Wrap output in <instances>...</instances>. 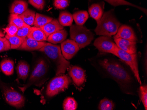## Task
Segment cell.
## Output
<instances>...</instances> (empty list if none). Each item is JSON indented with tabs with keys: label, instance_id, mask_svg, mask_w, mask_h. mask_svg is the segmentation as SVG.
I'll return each mask as SVG.
<instances>
[{
	"label": "cell",
	"instance_id": "6da1fadb",
	"mask_svg": "<svg viewBox=\"0 0 147 110\" xmlns=\"http://www.w3.org/2000/svg\"><path fill=\"white\" fill-rule=\"evenodd\" d=\"M98 65L102 71L115 80L125 93L133 94L134 79L130 71L117 60L103 59L98 61Z\"/></svg>",
	"mask_w": 147,
	"mask_h": 110
},
{
	"label": "cell",
	"instance_id": "7a4b0ae2",
	"mask_svg": "<svg viewBox=\"0 0 147 110\" xmlns=\"http://www.w3.org/2000/svg\"><path fill=\"white\" fill-rule=\"evenodd\" d=\"M38 51L43 52L53 64L57 75L65 73L70 67V62L63 55L59 46L47 43Z\"/></svg>",
	"mask_w": 147,
	"mask_h": 110
},
{
	"label": "cell",
	"instance_id": "3957f363",
	"mask_svg": "<svg viewBox=\"0 0 147 110\" xmlns=\"http://www.w3.org/2000/svg\"><path fill=\"white\" fill-rule=\"evenodd\" d=\"M97 27L95 31L97 35L111 37L115 35L120 27V23L116 19L113 11H108L97 21Z\"/></svg>",
	"mask_w": 147,
	"mask_h": 110
},
{
	"label": "cell",
	"instance_id": "277c9868",
	"mask_svg": "<svg viewBox=\"0 0 147 110\" xmlns=\"http://www.w3.org/2000/svg\"><path fill=\"white\" fill-rule=\"evenodd\" d=\"M48 69L47 63L44 59H39L34 65L28 83L24 87H20V89L24 93L28 88L32 85H41L43 83V80L47 74Z\"/></svg>",
	"mask_w": 147,
	"mask_h": 110
},
{
	"label": "cell",
	"instance_id": "5b68a950",
	"mask_svg": "<svg viewBox=\"0 0 147 110\" xmlns=\"http://www.w3.org/2000/svg\"><path fill=\"white\" fill-rule=\"evenodd\" d=\"M70 33L71 39L77 44L80 49L90 44L94 38L92 32L83 25H71Z\"/></svg>",
	"mask_w": 147,
	"mask_h": 110
},
{
	"label": "cell",
	"instance_id": "8992f818",
	"mask_svg": "<svg viewBox=\"0 0 147 110\" xmlns=\"http://www.w3.org/2000/svg\"><path fill=\"white\" fill-rule=\"evenodd\" d=\"M71 83L70 78L67 75L61 74L54 77L48 84L46 94L49 97H54L64 91Z\"/></svg>",
	"mask_w": 147,
	"mask_h": 110
},
{
	"label": "cell",
	"instance_id": "52a82bcc",
	"mask_svg": "<svg viewBox=\"0 0 147 110\" xmlns=\"http://www.w3.org/2000/svg\"><path fill=\"white\" fill-rule=\"evenodd\" d=\"M113 55L118 57L129 66L136 80L140 85H142V81L139 73L137 54H129L117 47Z\"/></svg>",
	"mask_w": 147,
	"mask_h": 110
},
{
	"label": "cell",
	"instance_id": "ba28073f",
	"mask_svg": "<svg viewBox=\"0 0 147 110\" xmlns=\"http://www.w3.org/2000/svg\"><path fill=\"white\" fill-rule=\"evenodd\" d=\"M4 94L7 103L17 108H21L25 104L24 97L11 88H5Z\"/></svg>",
	"mask_w": 147,
	"mask_h": 110
},
{
	"label": "cell",
	"instance_id": "9c48e42d",
	"mask_svg": "<svg viewBox=\"0 0 147 110\" xmlns=\"http://www.w3.org/2000/svg\"><path fill=\"white\" fill-rule=\"evenodd\" d=\"M94 45L100 52L111 53L113 55L117 47L115 43L108 36H102L97 38L95 41Z\"/></svg>",
	"mask_w": 147,
	"mask_h": 110
},
{
	"label": "cell",
	"instance_id": "30bf717a",
	"mask_svg": "<svg viewBox=\"0 0 147 110\" xmlns=\"http://www.w3.org/2000/svg\"><path fill=\"white\" fill-rule=\"evenodd\" d=\"M62 54L66 59H71L79 51V47L74 41L67 40L63 41L61 44Z\"/></svg>",
	"mask_w": 147,
	"mask_h": 110
},
{
	"label": "cell",
	"instance_id": "8fae6325",
	"mask_svg": "<svg viewBox=\"0 0 147 110\" xmlns=\"http://www.w3.org/2000/svg\"><path fill=\"white\" fill-rule=\"evenodd\" d=\"M69 74L75 84L78 87L83 85L86 80V74L84 70L78 66L70 67Z\"/></svg>",
	"mask_w": 147,
	"mask_h": 110
},
{
	"label": "cell",
	"instance_id": "7c38bea8",
	"mask_svg": "<svg viewBox=\"0 0 147 110\" xmlns=\"http://www.w3.org/2000/svg\"><path fill=\"white\" fill-rule=\"evenodd\" d=\"M114 38H122L132 41L137 42L138 39L133 29L128 25H123L120 27Z\"/></svg>",
	"mask_w": 147,
	"mask_h": 110
},
{
	"label": "cell",
	"instance_id": "4fadbf2b",
	"mask_svg": "<svg viewBox=\"0 0 147 110\" xmlns=\"http://www.w3.org/2000/svg\"><path fill=\"white\" fill-rule=\"evenodd\" d=\"M117 46L121 50L129 54H135L137 52V42L122 38H114Z\"/></svg>",
	"mask_w": 147,
	"mask_h": 110
},
{
	"label": "cell",
	"instance_id": "5bb4252c",
	"mask_svg": "<svg viewBox=\"0 0 147 110\" xmlns=\"http://www.w3.org/2000/svg\"><path fill=\"white\" fill-rule=\"evenodd\" d=\"M45 43V42L37 41L33 39L26 37L24 39L23 43L18 49L28 51L39 50L44 46Z\"/></svg>",
	"mask_w": 147,
	"mask_h": 110
},
{
	"label": "cell",
	"instance_id": "9a60e30c",
	"mask_svg": "<svg viewBox=\"0 0 147 110\" xmlns=\"http://www.w3.org/2000/svg\"><path fill=\"white\" fill-rule=\"evenodd\" d=\"M40 28L42 29L46 37H48L49 35L55 32L63 29V27L62 26L58 20L56 19H53L52 21L41 27Z\"/></svg>",
	"mask_w": 147,
	"mask_h": 110
},
{
	"label": "cell",
	"instance_id": "2e32d148",
	"mask_svg": "<svg viewBox=\"0 0 147 110\" xmlns=\"http://www.w3.org/2000/svg\"><path fill=\"white\" fill-rule=\"evenodd\" d=\"M28 9V4L24 0H16L11 4L10 12L11 14L20 15Z\"/></svg>",
	"mask_w": 147,
	"mask_h": 110
},
{
	"label": "cell",
	"instance_id": "e0dca14e",
	"mask_svg": "<svg viewBox=\"0 0 147 110\" xmlns=\"http://www.w3.org/2000/svg\"><path fill=\"white\" fill-rule=\"evenodd\" d=\"M67 33L66 30L63 29L49 35L47 37L48 41L53 44L61 43L67 37Z\"/></svg>",
	"mask_w": 147,
	"mask_h": 110
},
{
	"label": "cell",
	"instance_id": "ac0fdd59",
	"mask_svg": "<svg viewBox=\"0 0 147 110\" xmlns=\"http://www.w3.org/2000/svg\"><path fill=\"white\" fill-rule=\"evenodd\" d=\"M16 69L18 78L26 81L29 73L30 66L28 64L26 61H21L18 63Z\"/></svg>",
	"mask_w": 147,
	"mask_h": 110
},
{
	"label": "cell",
	"instance_id": "d6986e66",
	"mask_svg": "<svg viewBox=\"0 0 147 110\" xmlns=\"http://www.w3.org/2000/svg\"><path fill=\"white\" fill-rule=\"evenodd\" d=\"M27 37L39 42H44L47 39V37L42 29L40 28L35 27H31L29 33Z\"/></svg>",
	"mask_w": 147,
	"mask_h": 110
},
{
	"label": "cell",
	"instance_id": "ffe728a7",
	"mask_svg": "<svg viewBox=\"0 0 147 110\" xmlns=\"http://www.w3.org/2000/svg\"><path fill=\"white\" fill-rule=\"evenodd\" d=\"M89 12L91 17L98 21L103 15V8L99 4H93L89 8Z\"/></svg>",
	"mask_w": 147,
	"mask_h": 110
},
{
	"label": "cell",
	"instance_id": "44dd1931",
	"mask_svg": "<svg viewBox=\"0 0 147 110\" xmlns=\"http://www.w3.org/2000/svg\"><path fill=\"white\" fill-rule=\"evenodd\" d=\"M0 68L5 75H12L14 73V62L11 60H4L0 64Z\"/></svg>",
	"mask_w": 147,
	"mask_h": 110
},
{
	"label": "cell",
	"instance_id": "7402d4cb",
	"mask_svg": "<svg viewBox=\"0 0 147 110\" xmlns=\"http://www.w3.org/2000/svg\"><path fill=\"white\" fill-rule=\"evenodd\" d=\"M73 21V15L67 11L61 12L59 17V22L63 27L71 26Z\"/></svg>",
	"mask_w": 147,
	"mask_h": 110
},
{
	"label": "cell",
	"instance_id": "603a6c76",
	"mask_svg": "<svg viewBox=\"0 0 147 110\" xmlns=\"http://www.w3.org/2000/svg\"><path fill=\"white\" fill-rule=\"evenodd\" d=\"M35 15L36 14L34 11L28 9L20 16L26 25L32 26L34 24Z\"/></svg>",
	"mask_w": 147,
	"mask_h": 110
},
{
	"label": "cell",
	"instance_id": "cb8c5ba5",
	"mask_svg": "<svg viewBox=\"0 0 147 110\" xmlns=\"http://www.w3.org/2000/svg\"><path fill=\"white\" fill-rule=\"evenodd\" d=\"M73 18L76 24L78 25H83L89 18L88 12L86 11H77L73 15Z\"/></svg>",
	"mask_w": 147,
	"mask_h": 110
},
{
	"label": "cell",
	"instance_id": "d4e9b609",
	"mask_svg": "<svg viewBox=\"0 0 147 110\" xmlns=\"http://www.w3.org/2000/svg\"><path fill=\"white\" fill-rule=\"evenodd\" d=\"M53 19V18L43 15L36 13L34 19V27L40 28L43 27L46 24L50 22Z\"/></svg>",
	"mask_w": 147,
	"mask_h": 110
},
{
	"label": "cell",
	"instance_id": "484cf974",
	"mask_svg": "<svg viewBox=\"0 0 147 110\" xmlns=\"http://www.w3.org/2000/svg\"><path fill=\"white\" fill-rule=\"evenodd\" d=\"M5 37L8 40L10 45L11 49H18L23 43L24 39L15 36L9 37L6 35ZM25 39V38H24Z\"/></svg>",
	"mask_w": 147,
	"mask_h": 110
},
{
	"label": "cell",
	"instance_id": "4316f807",
	"mask_svg": "<svg viewBox=\"0 0 147 110\" xmlns=\"http://www.w3.org/2000/svg\"><path fill=\"white\" fill-rule=\"evenodd\" d=\"M9 24H11L17 27L18 28L22 27L26 24L24 22L20 15L11 14L9 19Z\"/></svg>",
	"mask_w": 147,
	"mask_h": 110
},
{
	"label": "cell",
	"instance_id": "83f0119b",
	"mask_svg": "<svg viewBox=\"0 0 147 110\" xmlns=\"http://www.w3.org/2000/svg\"><path fill=\"white\" fill-rule=\"evenodd\" d=\"M78 104L74 98L69 97L64 100L63 103V109L64 110H76Z\"/></svg>",
	"mask_w": 147,
	"mask_h": 110
},
{
	"label": "cell",
	"instance_id": "f1b7e54d",
	"mask_svg": "<svg viewBox=\"0 0 147 110\" xmlns=\"http://www.w3.org/2000/svg\"><path fill=\"white\" fill-rule=\"evenodd\" d=\"M139 95L145 110L147 109V86L142 85L139 89Z\"/></svg>",
	"mask_w": 147,
	"mask_h": 110
},
{
	"label": "cell",
	"instance_id": "f546056e",
	"mask_svg": "<svg viewBox=\"0 0 147 110\" xmlns=\"http://www.w3.org/2000/svg\"><path fill=\"white\" fill-rule=\"evenodd\" d=\"M114 107V104L111 100L105 98L99 103L98 109L100 110H112Z\"/></svg>",
	"mask_w": 147,
	"mask_h": 110
},
{
	"label": "cell",
	"instance_id": "4dcf8cb0",
	"mask_svg": "<svg viewBox=\"0 0 147 110\" xmlns=\"http://www.w3.org/2000/svg\"><path fill=\"white\" fill-rule=\"evenodd\" d=\"M30 28H31V27L28 25H26L20 28L17 31V33L16 34V36L23 39L25 38L26 37H28L29 33Z\"/></svg>",
	"mask_w": 147,
	"mask_h": 110
},
{
	"label": "cell",
	"instance_id": "1f68e13d",
	"mask_svg": "<svg viewBox=\"0 0 147 110\" xmlns=\"http://www.w3.org/2000/svg\"><path fill=\"white\" fill-rule=\"evenodd\" d=\"M104 1H107L109 4H111L114 6H118L119 5H129L138 8L137 6L133 5L125 0H104Z\"/></svg>",
	"mask_w": 147,
	"mask_h": 110
},
{
	"label": "cell",
	"instance_id": "d6a6232c",
	"mask_svg": "<svg viewBox=\"0 0 147 110\" xmlns=\"http://www.w3.org/2000/svg\"><path fill=\"white\" fill-rule=\"evenodd\" d=\"M18 29L19 28L16 25L11 24H9V25L4 29V31L6 33V35L12 37L16 35Z\"/></svg>",
	"mask_w": 147,
	"mask_h": 110
},
{
	"label": "cell",
	"instance_id": "836d02e7",
	"mask_svg": "<svg viewBox=\"0 0 147 110\" xmlns=\"http://www.w3.org/2000/svg\"><path fill=\"white\" fill-rule=\"evenodd\" d=\"M11 49L10 45L5 37H0V52Z\"/></svg>",
	"mask_w": 147,
	"mask_h": 110
},
{
	"label": "cell",
	"instance_id": "e575fe53",
	"mask_svg": "<svg viewBox=\"0 0 147 110\" xmlns=\"http://www.w3.org/2000/svg\"><path fill=\"white\" fill-rule=\"evenodd\" d=\"M69 0H55L54 5L59 9H63L69 5Z\"/></svg>",
	"mask_w": 147,
	"mask_h": 110
},
{
	"label": "cell",
	"instance_id": "d590c367",
	"mask_svg": "<svg viewBox=\"0 0 147 110\" xmlns=\"http://www.w3.org/2000/svg\"><path fill=\"white\" fill-rule=\"evenodd\" d=\"M28 2L33 7L38 10H42L45 5V0H28Z\"/></svg>",
	"mask_w": 147,
	"mask_h": 110
},
{
	"label": "cell",
	"instance_id": "8d00e7d4",
	"mask_svg": "<svg viewBox=\"0 0 147 110\" xmlns=\"http://www.w3.org/2000/svg\"><path fill=\"white\" fill-rule=\"evenodd\" d=\"M4 36H5V34H4V33H3L2 31H1V30H0V37H4Z\"/></svg>",
	"mask_w": 147,
	"mask_h": 110
}]
</instances>
